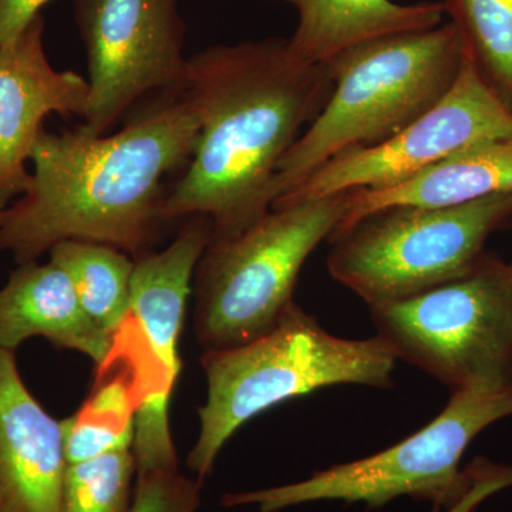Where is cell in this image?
Listing matches in <instances>:
<instances>
[{"label":"cell","mask_w":512,"mask_h":512,"mask_svg":"<svg viewBox=\"0 0 512 512\" xmlns=\"http://www.w3.org/2000/svg\"><path fill=\"white\" fill-rule=\"evenodd\" d=\"M332 90L329 67L302 60L289 37L215 45L188 57L181 92L200 133L187 171L165 195L164 224L204 215L215 241L265 217L279 163Z\"/></svg>","instance_id":"cell-1"},{"label":"cell","mask_w":512,"mask_h":512,"mask_svg":"<svg viewBox=\"0 0 512 512\" xmlns=\"http://www.w3.org/2000/svg\"><path fill=\"white\" fill-rule=\"evenodd\" d=\"M200 121L183 92L165 93L114 134L45 131L25 192L0 215V255L37 261L69 239L133 259L153 251L168 174L190 163Z\"/></svg>","instance_id":"cell-2"},{"label":"cell","mask_w":512,"mask_h":512,"mask_svg":"<svg viewBox=\"0 0 512 512\" xmlns=\"http://www.w3.org/2000/svg\"><path fill=\"white\" fill-rule=\"evenodd\" d=\"M397 356L379 335L343 339L292 306L274 329L234 348L204 350L207 402L187 457L198 480L211 473L229 439L249 420L316 390L339 384L389 389Z\"/></svg>","instance_id":"cell-3"},{"label":"cell","mask_w":512,"mask_h":512,"mask_svg":"<svg viewBox=\"0 0 512 512\" xmlns=\"http://www.w3.org/2000/svg\"><path fill=\"white\" fill-rule=\"evenodd\" d=\"M463 59L460 32L447 22L370 40L326 64L332 94L279 163L274 202L333 157L389 140L427 113L456 82Z\"/></svg>","instance_id":"cell-4"},{"label":"cell","mask_w":512,"mask_h":512,"mask_svg":"<svg viewBox=\"0 0 512 512\" xmlns=\"http://www.w3.org/2000/svg\"><path fill=\"white\" fill-rule=\"evenodd\" d=\"M510 416L512 383L456 390L436 419L380 453L316 471L296 483L227 493L221 504L281 512L318 501L380 508L396 498L410 497L450 510L470 494L480 473L481 458L461 470L467 448L487 427Z\"/></svg>","instance_id":"cell-5"},{"label":"cell","mask_w":512,"mask_h":512,"mask_svg":"<svg viewBox=\"0 0 512 512\" xmlns=\"http://www.w3.org/2000/svg\"><path fill=\"white\" fill-rule=\"evenodd\" d=\"M350 192L272 208L237 237L211 241L195 269V338L204 350L234 348L274 329L312 252L332 237Z\"/></svg>","instance_id":"cell-6"},{"label":"cell","mask_w":512,"mask_h":512,"mask_svg":"<svg viewBox=\"0 0 512 512\" xmlns=\"http://www.w3.org/2000/svg\"><path fill=\"white\" fill-rule=\"evenodd\" d=\"M512 222V194L454 207L376 212L333 239L329 274L369 308L473 272L485 244Z\"/></svg>","instance_id":"cell-7"},{"label":"cell","mask_w":512,"mask_h":512,"mask_svg":"<svg viewBox=\"0 0 512 512\" xmlns=\"http://www.w3.org/2000/svg\"><path fill=\"white\" fill-rule=\"evenodd\" d=\"M370 313L397 359L451 392L512 383V295L493 254L466 276Z\"/></svg>","instance_id":"cell-8"},{"label":"cell","mask_w":512,"mask_h":512,"mask_svg":"<svg viewBox=\"0 0 512 512\" xmlns=\"http://www.w3.org/2000/svg\"><path fill=\"white\" fill-rule=\"evenodd\" d=\"M504 137H512V109L464 50L456 82L436 106L389 140L353 148L320 165L272 208L392 187L458 151Z\"/></svg>","instance_id":"cell-9"},{"label":"cell","mask_w":512,"mask_h":512,"mask_svg":"<svg viewBox=\"0 0 512 512\" xmlns=\"http://www.w3.org/2000/svg\"><path fill=\"white\" fill-rule=\"evenodd\" d=\"M181 0H76L87 59L89 107L83 133L104 136L137 101L183 89Z\"/></svg>","instance_id":"cell-10"},{"label":"cell","mask_w":512,"mask_h":512,"mask_svg":"<svg viewBox=\"0 0 512 512\" xmlns=\"http://www.w3.org/2000/svg\"><path fill=\"white\" fill-rule=\"evenodd\" d=\"M45 29V18L37 16L0 46V201L6 207L28 187L26 163L46 117L84 119L89 107L87 79L50 63Z\"/></svg>","instance_id":"cell-11"},{"label":"cell","mask_w":512,"mask_h":512,"mask_svg":"<svg viewBox=\"0 0 512 512\" xmlns=\"http://www.w3.org/2000/svg\"><path fill=\"white\" fill-rule=\"evenodd\" d=\"M66 466L63 420L29 392L16 352L0 349V512H60Z\"/></svg>","instance_id":"cell-12"},{"label":"cell","mask_w":512,"mask_h":512,"mask_svg":"<svg viewBox=\"0 0 512 512\" xmlns=\"http://www.w3.org/2000/svg\"><path fill=\"white\" fill-rule=\"evenodd\" d=\"M211 238L210 218H187L170 247L136 259L131 278V319L146 338L147 348L173 392L183 369L178 348L195 269Z\"/></svg>","instance_id":"cell-13"},{"label":"cell","mask_w":512,"mask_h":512,"mask_svg":"<svg viewBox=\"0 0 512 512\" xmlns=\"http://www.w3.org/2000/svg\"><path fill=\"white\" fill-rule=\"evenodd\" d=\"M32 338L76 350L103 366L114 338L84 312L69 276L55 262H26L0 288V349L16 352Z\"/></svg>","instance_id":"cell-14"},{"label":"cell","mask_w":512,"mask_h":512,"mask_svg":"<svg viewBox=\"0 0 512 512\" xmlns=\"http://www.w3.org/2000/svg\"><path fill=\"white\" fill-rule=\"evenodd\" d=\"M501 194H512V137L495 138L458 151L392 187L350 192L349 210L329 241L389 208L454 207Z\"/></svg>","instance_id":"cell-15"},{"label":"cell","mask_w":512,"mask_h":512,"mask_svg":"<svg viewBox=\"0 0 512 512\" xmlns=\"http://www.w3.org/2000/svg\"><path fill=\"white\" fill-rule=\"evenodd\" d=\"M292 6L298 26L289 37L293 52L311 64H328L353 47L396 35L436 28L443 2L404 5L394 0H275Z\"/></svg>","instance_id":"cell-16"},{"label":"cell","mask_w":512,"mask_h":512,"mask_svg":"<svg viewBox=\"0 0 512 512\" xmlns=\"http://www.w3.org/2000/svg\"><path fill=\"white\" fill-rule=\"evenodd\" d=\"M49 256L69 276L84 312L116 338L130 319L136 259L111 245L79 239L59 242Z\"/></svg>","instance_id":"cell-17"},{"label":"cell","mask_w":512,"mask_h":512,"mask_svg":"<svg viewBox=\"0 0 512 512\" xmlns=\"http://www.w3.org/2000/svg\"><path fill=\"white\" fill-rule=\"evenodd\" d=\"M464 50L512 109V0H444Z\"/></svg>","instance_id":"cell-18"},{"label":"cell","mask_w":512,"mask_h":512,"mask_svg":"<svg viewBox=\"0 0 512 512\" xmlns=\"http://www.w3.org/2000/svg\"><path fill=\"white\" fill-rule=\"evenodd\" d=\"M136 478V460L131 450L67 464L60 512H127Z\"/></svg>","instance_id":"cell-19"},{"label":"cell","mask_w":512,"mask_h":512,"mask_svg":"<svg viewBox=\"0 0 512 512\" xmlns=\"http://www.w3.org/2000/svg\"><path fill=\"white\" fill-rule=\"evenodd\" d=\"M201 488V480H192L178 470L137 474L127 512H197Z\"/></svg>","instance_id":"cell-20"},{"label":"cell","mask_w":512,"mask_h":512,"mask_svg":"<svg viewBox=\"0 0 512 512\" xmlns=\"http://www.w3.org/2000/svg\"><path fill=\"white\" fill-rule=\"evenodd\" d=\"M508 487H512V467L500 466L481 458L480 473L470 494L456 507L446 511L434 508V512H474L488 497Z\"/></svg>","instance_id":"cell-21"},{"label":"cell","mask_w":512,"mask_h":512,"mask_svg":"<svg viewBox=\"0 0 512 512\" xmlns=\"http://www.w3.org/2000/svg\"><path fill=\"white\" fill-rule=\"evenodd\" d=\"M52 0H0V46L20 35Z\"/></svg>","instance_id":"cell-22"},{"label":"cell","mask_w":512,"mask_h":512,"mask_svg":"<svg viewBox=\"0 0 512 512\" xmlns=\"http://www.w3.org/2000/svg\"><path fill=\"white\" fill-rule=\"evenodd\" d=\"M495 268H497L498 274L503 278L512 295V262H505L495 255Z\"/></svg>","instance_id":"cell-23"},{"label":"cell","mask_w":512,"mask_h":512,"mask_svg":"<svg viewBox=\"0 0 512 512\" xmlns=\"http://www.w3.org/2000/svg\"><path fill=\"white\" fill-rule=\"evenodd\" d=\"M6 208H8V207H6V205H5V204H3V202H2V201H0V215H2V212H3V211H5V210H6Z\"/></svg>","instance_id":"cell-24"},{"label":"cell","mask_w":512,"mask_h":512,"mask_svg":"<svg viewBox=\"0 0 512 512\" xmlns=\"http://www.w3.org/2000/svg\"><path fill=\"white\" fill-rule=\"evenodd\" d=\"M259 512V511H258Z\"/></svg>","instance_id":"cell-25"}]
</instances>
